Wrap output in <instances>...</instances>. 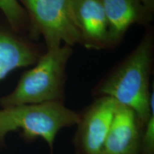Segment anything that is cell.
I'll return each mask as SVG.
<instances>
[{"mask_svg": "<svg viewBox=\"0 0 154 154\" xmlns=\"http://www.w3.org/2000/svg\"><path fill=\"white\" fill-rule=\"evenodd\" d=\"M140 154H154V112L152 111L142 131Z\"/></svg>", "mask_w": 154, "mask_h": 154, "instance_id": "11", "label": "cell"}, {"mask_svg": "<svg viewBox=\"0 0 154 154\" xmlns=\"http://www.w3.org/2000/svg\"><path fill=\"white\" fill-rule=\"evenodd\" d=\"M72 52V47L65 44L48 49L21 76L13 91L0 98V106L63 102L66 65Z\"/></svg>", "mask_w": 154, "mask_h": 154, "instance_id": "2", "label": "cell"}, {"mask_svg": "<svg viewBox=\"0 0 154 154\" xmlns=\"http://www.w3.org/2000/svg\"><path fill=\"white\" fill-rule=\"evenodd\" d=\"M73 12L82 38L88 49L111 47L109 25L100 0H72Z\"/></svg>", "mask_w": 154, "mask_h": 154, "instance_id": "6", "label": "cell"}, {"mask_svg": "<svg viewBox=\"0 0 154 154\" xmlns=\"http://www.w3.org/2000/svg\"><path fill=\"white\" fill-rule=\"evenodd\" d=\"M153 47V38L147 34L98 88L101 96L132 109L142 128L153 111V92L149 90Z\"/></svg>", "mask_w": 154, "mask_h": 154, "instance_id": "1", "label": "cell"}, {"mask_svg": "<svg viewBox=\"0 0 154 154\" xmlns=\"http://www.w3.org/2000/svg\"><path fill=\"white\" fill-rule=\"evenodd\" d=\"M40 56L35 45L0 21V81L16 69L33 66Z\"/></svg>", "mask_w": 154, "mask_h": 154, "instance_id": "8", "label": "cell"}, {"mask_svg": "<svg viewBox=\"0 0 154 154\" xmlns=\"http://www.w3.org/2000/svg\"><path fill=\"white\" fill-rule=\"evenodd\" d=\"M29 21L30 38L42 36L47 49L82 44L73 12L72 0H19Z\"/></svg>", "mask_w": 154, "mask_h": 154, "instance_id": "4", "label": "cell"}, {"mask_svg": "<svg viewBox=\"0 0 154 154\" xmlns=\"http://www.w3.org/2000/svg\"><path fill=\"white\" fill-rule=\"evenodd\" d=\"M81 114L62 101L24 104L0 109V144L9 133L20 131L28 140L41 138L53 154L55 138L60 130L78 125Z\"/></svg>", "mask_w": 154, "mask_h": 154, "instance_id": "3", "label": "cell"}, {"mask_svg": "<svg viewBox=\"0 0 154 154\" xmlns=\"http://www.w3.org/2000/svg\"><path fill=\"white\" fill-rule=\"evenodd\" d=\"M142 129L134 111L117 103L101 154H140Z\"/></svg>", "mask_w": 154, "mask_h": 154, "instance_id": "7", "label": "cell"}, {"mask_svg": "<svg viewBox=\"0 0 154 154\" xmlns=\"http://www.w3.org/2000/svg\"><path fill=\"white\" fill-rule=\"evenodd\" d=\"M116 106L111 97L101 96L81 115L75 139L79 154H101Z\"/></svg>", "mask_w": 154, "mask_h": 154, "instance_id": "5", "label": "cell"}, {"mask_svg": "<svg viewBox=\"0 0 154 154\" xmlns=\"http://www.w3.org/2000/svg\"><path fill=\"white\" fill-rule=\"evenodd\" d=\"M140 1L143 2L144 5L146 6V7L149 9V11H151V12L153 13L154 11V0H140Z\"/></svg>", "mask_w": 154, "mask_h": 154, "instance_id": "12", "label": "cell"}, {"mask_svg": "<svg viewBox=\"0 0 154 154\" xmlns=\"http://www.w3.org/2000/svg\"><path fill=\"white\" fill-rule=\"evenodd\" d=\"M109 25L111 47L122 39L133 24H147L153 12L140 0H100Z\"/></svg>", "mask_w": 154, "mask_h": 154, "instance_id": "9", "label": "cell"}, {"mask_svg": "<svg viewBox=\"0 0 154 154\" xmlns=\"http://www.w3.org/2000/svg\"><path fill=\"white\" fill-rule=\"evenodd\" d=\"M0 11L13 31L22 35L27 33L28 17L19 0H0Z\"/></svg>", "mask_w": 154, "mask_h": 154, "instance_id": "10", "label": "cell"}]
</instances>
